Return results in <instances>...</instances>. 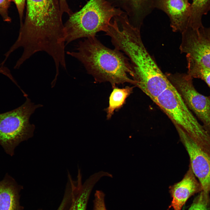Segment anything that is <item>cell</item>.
Instances as JSON below:
<instances>
[{
	"label": "cell",
	"instance_id": "obj_1",
	"mask_svg": "<svg viewBox=\"0 0 210 210\" xmlns=\"http://www.w3.org/2000/svg\"><path fill=\"white\" fill-rule=\"evenodd\" d=\"M111 42L131 61L135 85L154 102L171 83L146 49L140 30L131 25L125 27L115 34Z\"/></svg>",
	"mask_w": 210,
	"mask_h": 210
},
{
	"label": "cell",
	"instance_id": "obj_2",
	"mask_svg": "<svg viewBox=\"0 0 210 210\" xmlns=\"http://www.w3.org/2000/svg\"><path fill=\"white\" fill-rule=\"evenodd\" d=\"M76 51L66 52L83 65L88 73L98 83L108 82L112 88L128 83L135 85L134 73L130 59L116 48L111 49L96 37L86 38L79 42Z\"/></svg>",
	"mask_w": 210,
	"mask_h": 210
},
{
	"label": "cell",
	"instance_id": "obj_3",
	"mask_svg": "<svg viewBox=\"0 0 210 210\" xmlns=\"http://www.w3.org/2000/svg\"><path fill=\"white\" fill-rule=\"evenodd\" d=\"M25 18L18 39L27 46L39 49L57 46L65 39L59 0H26Z\"/></svg>",
	"mask_w": 210,
	"mask_h": 210
},
{
	"label": "cell",
	"instance_id": "obj_4",
	"mask_svg": "<svg viewBox=\"0 0 210 210\" xmlns=\"http://www.w3.org/2000/svg\"><path fill=\"white\" fill-rule=\"evenodd\" d=\"M125 13L107 0H90L80 10L70 15L64 25L67 34L66 45L76 39L105 32L112 18Z\"/></svg>",
	"mask_w": 210,
	"mask_h": 210
},
{
	"label": "cell",
	"instance_id": "obj_5",
	"mask_svg": "<svg viewBox=\"0 0 210 210\" xmlns=\"http://www.w3.org/2000/svg\"><path fill=\"white\" fill-rule=\"evenodd\" d=\"M154 102L167 114L174 125L182 129L202 150L210 155V136L171 83Z\"/></svg>",
	"mask_w": 210,
	"mask_h": 210
},
{
	"label": "cell",
	"instance_id": "obj_6",
	"mask_svg": "<svg viewBox=\"0 0 210 210\" xmlns=\"http://www.w3.org/2000/svg\"><path fill=\"white\" fill-rule=\"evenodd\" d=\"M26 98L25 102L20 107L0 114V145L11 156L21 142L33 136L35 126L30 123L29 118L36 108L42 106L35 104Z\"/></svg>",
	"mask_w": 210,
	"mask_h": 210
},
{
	"label": "cell",
	"instance_id": "obj_7",
	"mask_svg": "<svg viewBox=\"0 0 210 210\" xmlns=\"http://www.w3.org/2000/svg\"><path fill=\"white\" fill-rule=\"evenodd\" d=\"M165 75L210 136V95L199 92L193 84V78L188 74L166 73Z\"/></svg>",
	"mask_w": 210,
	"mask_h": 210
},
{
	"label": "cell",
	"instance_id": "obj_8",
	"mask_svg": "<svg viewBox=\"0 0 210 210\" xmlns=\"http://www.w3.org/2000/svg\"><path fill=\"white\" fill-rule=\"evenodd\" d=\"M179 49L186 55L187 61L210 69V40L204 35L200 29L188 28L181 33Z\"/></svg>",
	"mask_w": 210,
	"mask_h": 210
},
{
	"label": "cell",
	"instance_id": "obj_9",
	"mask_svg": "<svg viewBox=\"0 0 210 210\" xmlns=\"http://www.w3.org/2000/svg\"><path fill=\"white\" fill-rule=\"evenodd\" d=\"M176 128L186 150L192 169L200 183L202 191L210 194V157L202 150L182 129Z\"/></svg>",
	"mask_w": 210,
	"mask_h": 210
},
{
	"label": "cell",
	"instance_id": "obj_10",
	"mask_svg": "<svg viewBox=\"0 0 210 210\" xmlns=\"http://www.w3.org/2000/svg\"><path fill=\"white\" fill-rule=\"evenodd\" d=\"M101 178L98 173L91 175L83 184L80 175H78L76 181L69 178L65 192L66 201L63 210H86L92 191Z\"/></svg>",
	"mask_w": 210,
	"mask_h": 210
},
{
	"label": "cell",
	"instance_id": "obj_11",
	"mask_svg": "<svg viewBox=\"0 0 210 210\" xmlns=\"http://www.w3.org/2000/svg\"><path fill=\"white\" fill-rule=\"evenodd\" d=\"M190 6L187 0H157L155 8L167 15L173 32L181 33L189 27Z\"/></svg>",
	"mask_w": 210,
	"mask_h": 210
},
{
	"label": "cell",
	"instance_id": "obj_12",
	"mask_svg": "<svg viewBox=\"0 0 210 210\" xmlns=\"http://www.w3.org/2000/svg\"><path fill=\"white\" fill-rule=\"evenodd\" d=\"M202 191V186L189 164L188 169L182 180L169 187L172 200L169 208L181 210L191 196Z\"/></svg>",
	"mask_w": 210,
	"mask_h": 210
},
{
	"label": "cell",
	"instance_id": "obj_13",
	"mask_svg": "<svg viewBox=\"0 0 210 210\" xmlns=\"http://www.w3.org/2000/svg\"><path fill=\"white\" fill-rule=\"evenodd\" d=\"M114 7L123 10L130 23L140 29L144 19L155 8L157 0H107Z\"/></svg>",
	"mask_w": 210,
	"mask_h": 210
},
{
	"label": "cell",
	"instance_id": "obj_14",
	"mask_svg": "<svg viewBox=\"0 0 210 210\" xmlns=\"http://www.w3.org/2000/svg\"><path fill=\"white\" fill-rule=\"evenodd\" d=\"M22 187L9 175L0 181V210H22L20 192Z\"/></svg>",
	"mask_w": 210,
	"mask_h": 210
},
{
	"label": "cell",
	"instance_id": "obj_15",
	"mask_svg": "<svg viewBox=\"0 0 210 210\" xmlns=\"http://www.w3.org/2000/svg\"><path fill=\"white\" fill-rule=\"evenodd\" d=\"M132 90L133 87L129 86L123 88H118L116 86L113 88L109 98L108 106L105 109L108 120L110 119L115 111L123 106Z\"/></svg>",
	"mask_w": 210,
	"mask_h": 210
},
{
	"label": "cell",
	"instance_id": "obj_16",
	"mask_svg": "<svg viewBox=\"0 0 210 210\" xmlns=\"http://www.w3.org/2000/svg\"><path fill=\"white\" fill-rule=\"evenodd\" d=\"M210 10V0H192L190 6L189 28L199 29L204 27L202 17Z\"/></svg>",
	"mask_w": 210,
	"mask_h": 210
},
{
	"label": "cell",
	"instance_id": "obj_17",
	"mask_svg": "<svg viewBox=\"0 0 210 210\" xmlns=\"http://www.w3.org/2000/svg\"><path fill=\"white\" fill-rule=\"evenodd\" d=\"M187 74L193 78L200 79L204 80L210 89V69L202 67L190 61H187Z\"/></svg>",
	"mask_w": 210,
	"mask_h": 210
},
{
	"label": "cell",
	"instance_id": "obj_18",
	"mask_svg": "<svg viewBox=\"0 0 210 210\" xmlns=\"http://www.w3.org/2000/svg\"><path fill=\"white\" fill-rule=\"evenodd\" d=\"M210 194L203 191L200 192L188 210H210Z\"/></svg>",
	"mask_w": 210,
	"mask_h": 210
},
{
	"label": "cell",
	"instance_id": "obj_19",
	"mask_svg": "<svg viewBox=\"0 0 210 210\" xmlns=\"http://www.w3.org/2000/svg\"><path fill=\"white\" fill-rule=\"evenodd\" d=\"M105 194L102 191L97 190L94 194L93 210H106L104 202Z\"/></svg>",
	"mask_w": 210,
	"mask_h": 210
},
{
	"label": "cell",
	"instance_id": "obj_20",
	"mask_svg": "<svg viewBox=\"0 0 210 210\" xmlns=\"http://www.w3.org/2000/svg\"><path fill=\"white\" fill-rule=\"evenodd\" d=\"M10 3V0H0V14L4 20L6 22L11 21V19L8 13Z\"/></svg>",
	"mask_w": 210,
	"mask_h": 210
},
{
	"label": "cell",
	"instance_id": "obj_21",
	"mask_svg": "<svg viewBox=\"0 0 210 210\" xmlns=\"http://www.w3.org/2000/svg\"><path fill=\"white\" fill-rule=\"evenodd\" d=\"M15 4L17 8L20 20V27L22 24V18L24 8L25 0H12Z\"/></svg>",
	"mask_w": 210,
	"mask_h": 210
},
{
	"label": "cell",
	"instance_id": "obj_22",
	"mask_svg": "<svg viewBox=\"0 0 210 210\" xmlns=\"http://www.w3.org/2000/svg\"><path fill=\"white\" fill-rule=\"evenodd\" d=\"M201 30L206 37L210 40V27L208 28L204 27Z\"/></svg>",
	"mask_w": 210,
	"mask_h": 210
},
{
	"label": "cell",
	"instance_id": "obj_23",
	"mask_svg": "<svg viewBox=\"0 0 210 210\" xmlns=\"http://www.w3.org/2000/svg\"><path fill=\"white\" fill-rule=\"evenodd\" d=\"M66 198L64 196L57 210H63L66 202Z\"/></svg>",
	"mask_w": 210,
	"mask_h": 210
},
{
	"label": "cell",
	"instance_id": "obj_24",
	"mask_svg": "<svg viewBox=\"0 0 210 210\" xmlns=\"http://www.w3.org/2000/svg\"><path fill=\"white\" fill-rule=\"evenodd\" d=\"M7 71V69L6 66L4 65H2L1 64H0V73L4 75L5 74Z\"/></svg>",
	"mask_w": 210,
	"mask_h": 210
},
{
	"label": "cell",
	"instance_id": "obj_25",
	"mask_svg": "<svg viewBox=\"0 0 210 210\" xmlns=\"http://www.w3.org/2000/svg\"></svg>",
	"mask_w": 210,
	"mask_h": 210
}]
</instances>
